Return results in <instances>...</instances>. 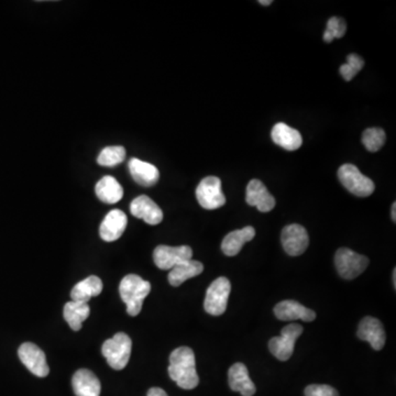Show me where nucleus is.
<instances>
[{
  "label": "nucleus",
  "mask_w": 396,
  "mask_h": 396,
  "mask_svg": "<svg viewBox=\"0 0 396 396\" xmlns=\"http://www.w3.org/2000/svg\"><path fill=\"white\" fill-rule=\"evenodd\" d=\"M126 159V149L121 146L106 147L98 155L97 163L101 167H113L124 162Z\"/></svg>",
  "instance_id": "obj_26"
},
{
  "label": "nucleus",
  "mask_w": 396,
  "mask_h": 396,
  "mask_svg": "<svg viewBox=\"0 0 396 396\" xmlns=\"http://www.w3.org/2000/svg\"><path fill=\"white\" fill-rule=\"evenodd\" d=\"M358 337L368 341L374 350H381L386 345L383 325L374 317H365L358 327Z\"/></svg>",
  "instance_id": "obj_15"
},
{
  "label": "nucleus",
  "mask_w": 396,
  "mask_h": 396,
  "mask_svg": "<svg viewBox=\"0 0 396 396\" xmlns=\"http://www.w3.org/2000/svg\"><path fill=\"white\" fill-rule=\"evenodd\" d=\"M334 264L341 278L353 280L365 272L369 265V259L353 250L341 248L334 255Z\"/></svg>",
  "instance_id": "obj_6"
},
{
  "label": "nucleus",
  "mask_w": 396,
  "mask_h": 396,
  "mask_svg": "<svg viewBox=\"0 0 396 396\" xmlns=\"http://www.w3.org/2000/svg\"><path fill=\"white\" fill-rule=\"evenodd\" d=\"M96 195L99 201L106 204H116L121 201L124 196V188L118 181L113 176H104L98 181L95 188Z\"/></svg>",
  "instance_id": "obj_22"
},
{
  "label": "nucleus",
  "mask_w": 396,
  "mask_h": 396,
  "mask_svg": "<svg viewBox=\"0 0 396 396\" xmlns=\"http://www.w3.org/2000/svg\"><path fill=\"white\" fill-rule=\"evenodd\" d=\"M232 291V283L227 278H216L209 285L206 292V297L204 302V309L207 314L213 316H220L227 309V303Z\"/></svg>",
  "instance_id": "obj_5"
},
{
  "label": "nucleus",
  "mask_w": 396,
  "mask_h": 396,
  "mask_svg": "<svg viewBox=\"0 0 396 396\" xmlns=\"http://www.w3.org/2000/svg\"><path fill=\"white\" fill-rule=\"evenodd\" d=\"M255 230L253 227L247 226L242 229L229 232L222 240V250L228 257H234L240 253V250L247 242L255 238Z\"/></svg>",
  "instance_id": "obj_21"
},
{
  "label": "nucleus",
  "mask_w": 396,
  "mask_h": 396,
  "mask_svg": "<svg viewBox=\"0 0 396 396\" xmlns=\"http://www.w3.org/2000/svg\"><path fill=\"white\" fill-rule=\"evenodd\" d=\"M169 376L184 390H193L199 383L196 371L195 355L188 347H180L171 353Z\"/></svg>",
  "instance_id": "obj_1"
},
{
  "label": "nucleus",
  "mask_w": 396,
  "mask_h": 396,
  "mask_svg": "<svg viewBox=\"0 0 396 396\" xmlns=\"http://www.w3.org/2000/svg\"><path fill=\"white\" fill-rule=\"evenodd\" d=\"M271 138L274 143L288 151L299 149L303 143V138L299 130L291 128L284 122H278L273 127Z\"/></svg>",
  "instance_id": "obj_20"
},
{
  "label": "nucleus",
  "mask_w": 396,
  "mask_h": 396,
  "mask_svg": "<svg viewBox=\"0 0 396 396\" xmlns=\"http://www.w3.org/2000/svg\"><path fill=\"white\" fill-rule=\"evenodd\" d=\"M395 274H396V271L394 270V271H393V282H394V286L396 285V280H395L396 276H395Z\"/></svg>",
  "instance_id": "obj_34"
},
{
  "label": "nucleus",
  "mask_w": 396,
  "mask_h": 396,
  "mask_svg": "<svg viewBox=\"0 0 396 396\" xmlns=\"http://www.w3.org/2000/svg\"><path fill=\"white\" fill-rule=\"evenodd\" d=\"M203 263L199 262V261H185V262L176 265L170 271V273H169V283L176 288V286H180L181 284L184 283L185 281L199 276L201 273H203Z\"/></svg>",
  "instance_id": "obj_24"
},
{
  "label": "nucleus",
  "mask_w": 396,
  "mask_h": 396,
  "mask_svg": "<svg viewBox=\"0 0 396 396\" xmlns=\"http://www.w3.org/2000/svg\"><path fill=\"white\" fill-rule=\"evenodd\" d=\"M303 332V327L299 324H290L284 327L281 336L272 338L269 342L271 353L278 360L288 361L293 355L296 340Z\"/></svg>",
  "instance_id": "obj_8"
},
{
  "label": "nucleus",
  "mask_w": 396,
  "mask_h": 396,
  "mask_svg": "<svg viewBox=\"0 0 396 396\" xmlns=\"http://www.w3.org/2000/svg\"><path fill=\"white\" fill-rule=\"evenodd\" d=\"M228 382L232 391L239 392L242 396L255 395L257 388L250 379L249 371L243 363H234L228 372Z\"/></svg>",
  "instance_id": "obj_18"
},
{
  "label": "nucleus",
  "mask_w": 396,
  "mask_h": 396,
  "mask_svg": "<svg viewBox=\"0 0 396 396\" xmlns=\"http://www.w3.org/2000/svg\"><path fill=\"white\" fill-rule=\"evenodd\" d=\"M246 201L250 206H255L261 213H269L276 207V198L261 181H250L247 186Z\"/></svg>",
  "instance_id": "obj_13"
},
{
  "label": "nucleus",
  "mask_w": 396,
  "mask_h": 396,
  "mask_svg": "<svg viewBox=\"0 0 396 396\" xmlns=\"http://www.w3.org/2000/svg\"><path fill=\"white\" fill-rule=\"evenodd\" d=\"M21 362L32 374L39 378L49 376L50 369L45 353L32 342H24L18 349Z\"/></svg>",
  "instance_id": "obj_10"
},
{
  "label": "nucleus",
  "mask_w": 396,
  "mask_h": 396,
  "mask_svg": "<svg viewBox=\"0 0 396 396\" xmlns=\"http://www.w3.org/2000/svg\"><path fill=\"white\" fill-rule=\"evenodd\" d=\"M129 172L132 178L139 185L144 188H151L155 185L160 178V172L155 165L151 163L144 162L141 160L132 157L128 163Z\"/></svg>",
  "instance_id": "obj_19"
},
{
  "label": "nucleus",
  "mask_w": 396,
  "mask_h": 396,
  "mask_svg": "<svg viewBox=\"0 0 396 396\" xmlns=\"http://www.w3.org/2000/svg\"><path fill=\"white\" fill-rule=\"evenodd\" d=\"M362 143L368 151H379L386 143V132L381 128L367 129L362 134Z\"/></svg>",
  "instance_id": "obj_27"
},
{
  "label": "nucleus",
  "mask_w": 396,
  "mask_h": 396,
  "mask_svg": "<svg viewBox=\"0 0 396 396\" xmlns=\"http://www.w3.org/2000/svg\"><path fill=\"white\" fill-rule=\"evenodd\" d=\"M147 396H169L162 388H152L148 391Z\"/></svg>",
  "instance_id": "obj_31"
},
{
  "label": "nucleus",
  "mask_w": 396,
  "mask_h": 396,
  "mask_svg": "<svg viewBox=\"0 0 396 396\" xmlns=\"http://www.w3.org/2000/svg\"><path fill=\"white\" fill-rule=\"evenodd\" d=\"M72 386L76 396H101V381L87 369H80L75 372Z\"/></svg>",
  "instance_id": "obj_17"
},
{
  "label": "nucleus",
  "mask_w": 396,
  "mask_h": 396,
  "mask_svg": "<svg viewBox=\"0 0 396 396\" xmlns=\"http://www.w3.org/2000/svg\"><path fill=\"white\" fill-rule=\"evenodd\" d=\"M396 203H393V205H392V211H391V215H392V219H393V222H396Z\"/></svg>",
  "instance_id": "obj_32"
},
{
  "label": "nucleus",
  "mask_w": 396,
  "mask_h": 396,
  "mask_svg": "<svg viewBox=\"0 0 396 396\" xmlns=\"http://www.w3.org/2000/svg\"><path fill=\"white\" fill-rule=\"evenodd\" d=\"M132 341L125 332H117L113 338L106 340L101 353L113 370H122L128 365L132 355Z\"/></svg>",
  "instance_id": "obj_3"
},
{
  "label": "nucleus",
  "mask_w": 396,
  "mask_h": 396,
  "mask_svg": "<svg viewBox=\"0 0 396 396\" xmlns=\"http://www.w3.org/2000/svg\"><path fill=\"white\" fill-rule=\"evenodd\" d=\"M259 3H260V5L263 6H270L271 3H272V0H260Z\"/></svg>",
  "instance_id": "obj_33"
},
{
  "label": "nucleus",
  "mask_w": 396,
  "mask_h": 396,
  "mask_svg": "<svg viewBox=\"0 0 396 396\" xmlns=\"http://www.w3.org/2000/svg\"><path fill=\"white\" fill-rule=\"evenodd\" d=\"M347 31L346 21L339 17H332L327 22L326 31L324 34V41L330 43L334 38H342Z\"/></svg>",
  "instance_id": "obj_28"
},
{
  "label": "nucleus",
  "mask_w": 396,
  "mask_h": 396,
  "mask_svg": "<svg viewBox=\"0 0 396 396\" xmlns=\"http://www.w3.org/2000/svg\"><path fill=\"white\" fill-rule=\"evenodd\" d=\"M151 292V284L136 274H129L121 280L119 293L127 305V313L130 316H138L142 309L143 301Z\"/></svg>",
  "instance_id": "obj_2"
},
{
  "label": "nucleus",
  "mask_w": 396,
  "mask_h": 396,
  "mask_svg": "<svg viewBox=\"0 0 396 396\" xmlns=\"http://www.w3.org/2000/svg\"><path fill=\"white\" fill-rule=\"evenodd\" d=\"M193 250L188 246L170 247L159 246L153 251V260L160 270H172L174 267L185 261L192 260Z\"/></svg>",
  "instance_id": "obj_9"
},
{
  "label": "nucleus",
  "mask_w": 396,
  "mask_h": 396,
  "mask_svg": "<svg viewBox=\"0 0 396 396\" xmlns=\"http://www.w3.org/2000/svg\"><path fill=\"white\" fill-rule=\"evenodd\" d=\"M281 241L288 255L297 257V255H303L309 248V234L301 225H288L282 230Z\"/></svg>",
  "instance_id": "obj_11"
},
{
  "label": "nucleus",
  "mask_w": 396,
  "mask_h": 396,
  "mask_svg": "<svg viewBox=\"0 0 396 396\" xmlns=\"http://www.w3.org/2000/svg\"><path fill=\"white\" fill-rule=\"evenodd\" d=\"M127 224H128V218L124 211L120 209H113L109 211L99 227L101 239L106 242L116 241L124 234Z\"/></svg>",
  "instance_id": "obj_12"
},
{
  "label": "nucleus",
  "mask_w": 396,
  "mask_h": 396,
  "mask_svg": "<svg viewBox=\"0 0 396 396\" xmlns=\"http://www.w3.org/2000/svg\"><path fill=\"white\" fill-rule=\"evenodd\" d=\"M90 314V305L83 302H69L63 309V316L74 332H78L82 328L83 323L85 322Z\"/></svg>",
  "instance_id": "obj_25"
},
{
  "label": "nucleus",
  "mask_w": 396,
  "mask_h": 396,
  "mask_svg": "<svg viewBox=\"0 0 396 396\" xmlns=\"http://www.w3.org/2000/svg\"><path fill=\"white\" fill-rule=\"evenodd\" d=\"M130 211L134 217L142 219L151 226L159 225L163 220L162 209L147 195L134 198L130 204Z\"/></svg>",
  "instance_id": "obj_14"
},
{
  "label": "nucleus",
  "mask_w": 396,
  "mask_h": 396,
  "mask_svg": "<svg viewBox=\"0 0 396 396\" xmlns=\"http://www.w3.org/2000/svg\"><path fill=\"white\" fill-rule=\"evenodd\" d=\"M365 66V61L358 55H349L347 57V63L340 66V74L347 82L353 80L358 73Z\"/></svg>",
  "instance_id": "obj_29"
},
{
  "label": "nucleus",
  "mask_w": 396,
  "mask_h": 396,
  "mask_svg": "<svg viewBox=\"0 0 396 396\" xmlns=\"http://www.w3.org/2000/svg\"><path fill=\"white\" fill-rule=\"evenodd\" d=\"M103 291V282L98 276H90L78 282L71 291V299L75 302L88 303L92 297L98 296Z\"/></svg>",
  "instance_id": "obj_23"
},
{
  "label": "nucleus",
  "mask_w": 396,
  "mask_h": 396,
  "mask_svg": "<svg viewBox=\"0 0 396 396\" xmlns=\"http://www.w3.org/2000/svg\"><path fill=\"white\" fill-rule=\"evenodd\" d=\"M305 396H339V393L332 386L311 384L305 388Z\"/></svg>",
  "instance_id": "obj_30"
},
{
  "label": "nucleus",
  "mask_w": 396,
  "mask_h": 396,
  "mask_svg": "<svg viewBox=\"0 0 396 396\" xmlns=\"http://www.w3.org/2000/svg\"><path fill=\"white\" fill-rule=\"evenodd\" d=\"M274 314L280 320L292 322L301 319L304 322H313L316 318V313L295 301H283L274 307Z\"/></svg>",
  "instance_id": "obj_16"
},
{
  "label": "nucleus",
  "mask_w": 396,
  "mask_h": 396,
  "mask_svg": "<svg viewBox=\"0 0 396 396\" xmlns=\"http://www.w3.org/2000/svg\"><path fill=\"white\" fill-rule=\"evenodd\" d=\"M196 198L204 209H218L226 204V196L222 193V181L216 176L203 178L196 188Z\"/></svg>",
  "instance_id": "obj_7"
},
{
  "label": "nucleus",
  "mask_w": 396,
  "mask_h": 396,
  "mask_svg": "<svg viewBox=\"0 0 396 396\" xmlns=\"http://www.w3.org/2000/svg\"><path fill=\"white\" fill-rule=\"evenodd\" d=\"M338 178L342 185L358 197H368L376 188L374 182L365 176L353 164L341 165L338 170Z\"/></svg>",
  "instance_id": "obj_4"
}]
</instances>
